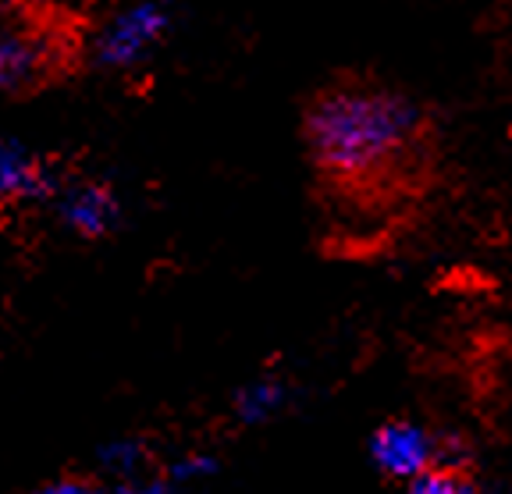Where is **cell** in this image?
Returning <instances> with one entry per match:
<instances>
[{
	"instance_id": "7",
	"label": "cell",
	"mask_w": 512,
	"mask_h": 494,
	"mask_svg": "<svg viewBox=\"0 0 512 494\" xmlns=\"http://www.w3.org/2000/svg\"><path fill=\"white\" fill-rule=\"evenodd\" d=\"M281 406H285V384L271 381V377L246 384V388L239 391V399H235V413H239L246 423L267 420V416H274Z\"/></svg>"
},
{
	"instance_id": "11",
	"label": "cell",
	"mask_w": 512,
	"mask_h": 494,
	"mask_svg": "<svg viewBox=\"0 0 512 494\" xmlns=\"http://www.w3.org/2000/svg\"><path fill=\"white\" fill-rule=\"evenodd\" d=\"M217 463L210 459V455H182L175 466H171V477H175V484H185V480H196V477H207V473H214Z\"/></svg>"
},
{
	"instance_id": "2",
	"label": "cell",
	"mask_w": 512,
	"mask_h": 494,
	"mask_svg": "<svg viewBox=\"0 0 512 494\" xmlns=\"http://www.w3.org/2000/svg\"><path fill=\"white\" fill-rule=\"evenodd\" d=\"M171 29V11L160 0H132L114 11L96 36V61L111 72H128L143 64Z\"/></svg>"
},
{
	"instance_id": "4",
	"label": "cell",
	"mask_w": 512,
	"mask_h": 494,
	"mask_svg": "<svg viewBox=\"0 0 512 494\" xmlns=\"http://www.w3.org/2000/svg\"><path fill=\"white\" fill-rule=\"evenodd\" d=\"M57 214L68 232L82 235V239H100L118 224V196L100 182L68 185L57 196Z\"/></svg>"
},
{
	"instance_id": "10",
	"label": "cell",
	"mask_w": 512,
	"mask_h": 494,
	"mask_svg": "<svg viewBox=\"0 0 512 494\" xmlns=\"http://www.w3.org/2000/svg\"><path fill=\"white\" fill-rule=\"evenodd\" d=\"M143 459H146V448L139 445V441H114V445H107L104 452H100V463H104V470L114 473V477H132V473H139Z\"/></svg>"
},
{
	"instance_id": "3",
	"label": "cell",
	"mask_w": 512,
	"mask_h": 494,
	"mask_svg": "<svg viewBox=\"0 0 512 494\" xmlns=\"http://www.w3.org/2000/svg\"><path fill=\"white\" fill-rule=\"evenodd\" d=\"M370 455L381 473L388 477L413 480L427 473L431 466H441V441L427 427L409 420L381 423L370 438Z\"/></svg>"
},
{
	"instance_id": "6",
	"label": "cell",
	"mask_w": 512,
	"mask_h": 494,
	"mask_svg": "<svg viewBox=\"0 0 512 494\" xmlns=\"http://www.w3.org/2000/svg\"><path fill=\"white\" fill-rule=\"evenodd\" d=\"M47 68V47L36 36L0 25V89L32 86Z\"/></svg>"
},
{
	"instance_id": "9",
	"label": "cell",
	"mask_w": 512,
	"mask_h": 494,
	"mask_svg": "<svg viewBox=\"0 0 512 494\" xmlns=\"http://www.w3.org/2000/svg\"><path fill=\"white\" fill-rule=\"evenodd\" d=\"M32 494H175L168 484H86V480H54V484L36 487Z\"/></svg>"
},
{
	"instance_id": "5",
	"label": "cell",
	"mask_w": 512,
	"mask_h": 494,
	"mask_svg": "<svg viewBox=\"0 0 512 494\" xmlns=\"http://www.w3.org/2000/svg\"><path fill=\"white\" fill-rule=\"evenodd\" d=\"M50 192V171L25 146L0 143V210Z\"/></svg>"
},
{
	"instance_id": "8",
	"label": "cell",
	"mask_w": 512,
	"mask_h": 494,
	"mask_svg": "<svg viewBox=\"0 0 512 494\" xmlns=\"http://www.w3.org/2000/svg\"><path fill=\"white\" fill-rule=\"evenodd\" d=\"M406 494H477V487L452 466H431L427 473L409 480Z\"/></svg>"
},
{
	"instance_id": "1",
	"label": "cell",
	"mask_w": 512,
	"mask_h": 494,
	"mask_svg": "<svg viewBox=\"0 0 512 494\" xmlns=\"http://www.w3.org/2000/svg\"><path fill=\"white\" fill-rule=\"evenodd\" d=\"M420 132V107L392 89L338 86L310 107L306 139L320 168L345 182L374 178Z\"/></svg>"
}]
</instances>
